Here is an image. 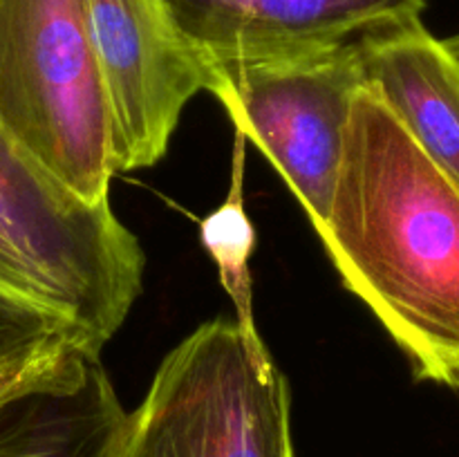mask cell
I'll return each instance as SVG.
<instances>
[{
	"label": "cell",
	"mask_w": 459,
	"mask_h": 457,
	"mask_svg": "<svg viewBox=\"0 0 459 457\" xmlns=\"http://www.w3.org/2000/svg\"><path fill=\"white\" fill-rule=\"evenodd\" d=\"M143 269L139 237L110 202L81 200L0 125V305L101 357L142 296Z\"/></svg>",
	"instance_id": "7a4b0ae2"
},
{
	"label": "cell",
	"mask_w": 459,
	"mask_h": 457,
	"mask_svg": "<svg viewBox=\"0 0 459 457\" xmlns=\"http://www.w3.org/2000/svg\"><path fill=\"white\" fill-rule=\"evenodd\" d=\"M359 58L366 85L459 186V65L444 39L417 18L363 36Z\"/></svg>",
	"instance_id": "9c48e42d"
},
{
	"label": "cell",
	"mask_w": 459,
	"mask_h": 457,
	"mask_svg": "<svg viewBox=\"0 0 459 457\" xmlns=\"http://www.w3.org/2000/svg\"><path fill=\"white\" fill-rule=\"evenodd\" d=\"M112 119L117 175L155 166L206 74L160 0H85Z\"/></svg>",
	"instance_id": "8992f818"
},
{
	"label": "cell",
	"mask_w": 459,
	"mask_h": 457,
	"mask_svg": "<svg viewBox=\"0 0 459 457\" xmlns=\"http://www.w3.org/2000/svg\"><path fill=\"white\" fill-rule=\"evenodd\" d=\"M316 236L415 379L459 390V186L370 85L354 97Z\"/></svg>",
	"instance_id": "6da1fadb"
},
{
	"label": "cell",
	"mask_w": 459,
	"mask_h": 457,
	"mask_svg": "<svg viewBox=\"0 0 459 457\" xmlns=\"http://www.w3.org/2000/svg\"><path fill=\"white\" fill-rule=\"evenodd\" d=\"M110 457H296L287 376L236 321L202 323L126 412Z\"/></svg>",
	"instance_id": "277c9868"
},
{
	"label": "cell",
	"mask_w": 459,
	"mask_h": 457,
	"mask_svg": "<svg viewBox=\"0 0 459 457\" xmlns=\"http://www.w3.org/2000/svg\"><path fill=\"white\" fill-rule=\"evenodd\" d=\"M204 74L330 52L399 22L426 0H160Z\"/></svg>",
	"instance_id": "52a82bcc"
},
{
	"label": "cell",
	"mask_w": 459,
	"mask_h": 457,
	"mask_svg": "<svg viewBox=\"0 0 459 457\" xmlns=\"http://www.w3.org/2000/svg\"><path fill=\"white\" fill-rule=\"evenodd\" d=\"M0 125L81 200L110 202L112 119L85 0H0Z\"/></svg>",
	"instance_id": "3957f363"
},
{
	"label": "cell",
	"mask_w": 459,
	"mask_h": 457,
	"mask_svg": "<svg viewBox=\"0 0 459 457\" xmlns=\"http://www.w3.org/2000/svg\"><path fill=\"white\" fill-rule=\"evenodd\" d=\"M124 417L101 358L72 348L0 401V457H108Z\"/></svg>",
	"instance_id": "ba28073f"
},
{
	"label": "cell",
	"mask_w": 459,
	"mask_h": 457,
	"mask_svg": "<svg viewBox=\"0 0 459 457\" xmlns=\"http://www.w3.org/2000/svg\"><path fill=\"white\" fill-rule=\"evenodd\" d=\"M72 348H74V345H63V348L34 354V357L27 358H18V361H12L7 363V366L0 367V401H3L4 397H9L12 392H16V390L22 388L25 384H30L36 375H40L45 367L52 366L58 357H63V354Z\"/></svg>",
	"instance_id": "7c38bea8"
},
{
	"label": "cell",
	"mask_w": 459,
	"mask_h": 457,
	"mask_svg": "<svg viewBox=\"0 0 459 457\" xmlns=\"http://www.w3.org/2000/svg\"><path fill=\"white\" fill-rule=\"evenodd\" d=\"M363 85L357 40L312 56L213 70L204 90L272 161L318 231L330 215L345 130Z\"/></svg>",
	"instance_id": "5b68a950"
},
{
	"label": "cell",
	"mask_w": 459,
	"mask_h": 457,
	"mask_svg": "<svg viewBox=\"0 0 459 457\" xmlns=\"http://www.w3.org/2000/svg\"><path fill=\"white\" fill-rule=\"evenodd\" d=\"M63 345H72V341L52 323L34 314L0 305V367Z\"/></svg>",
	"instance_id": "8fae6325"
},
{
	"label": "cell",
	"mask_w": 459,
	"mask_h": 457,
	"mask_svg": "<svg viewBox=\"0 0 459 457\" xmlns=\"http://www.w3.org/2000/svg\"><path fill=\"white\" fill-rule=\"evenodd\" d=\"M245 155L247 137L236 130L229 195L200 222V242L218 267L220 282L236 309V325L242 339L247 341L251 352L269 357L254 316L249 263L255 246V228L245 206Z\"/></svg>",
	"instance_id": "30bf717a"
},
{
	"label": "cell",
	"mask_w": 459,
	"mask_h": 457,
	"mask_svg": "<svg viewBox=\"0 0 459 457\" xmlns=\"http://www.w3.org/2000/svg\"><path fill=\"white\" fill-rule=\"evenodd\" d=\"M444 45H446L448 52H451V56L455 58V63L459 65V34L448 36V39H444Z\"/></svg>",
	"instance_id": "4fadbf2b"
},
{
	"label": "cell",
	"mask_w": 459,
	"mask_h": 457,
	"mask_svg": "<svg viewBox=\"0 0 459 457\" xmlns=\"http://www.w3.org/2000/svg\"><path fill=\"white\" fill-rule=\"evenodd\" d=\"M108 457H110V455H108Z\"/></svg>",
	"instance_id": "5bb4252c"
}]
</instances>
